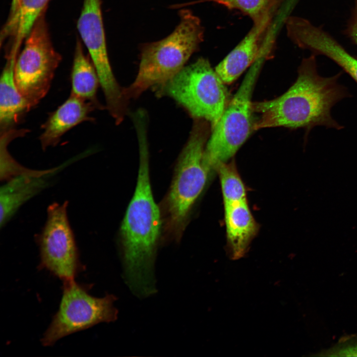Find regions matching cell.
<instances>
[{
    "instance_id": "cell-2",
    "label": "cell",
    "mask_w": 357,
    "mask_h": 357,
    "mask_svg": "<svg viewBox=\"0 0 357 357\" xmlns=\"http://www.w3.org/2000/svg\"><path fill=\"white\" fill-rule=\"evenodd\" d=\"M315 55L303 59L298 69V76L289 89L270 100L252 102L255 120L254 131L272 127L302 128L307 133L314 127L323 126L340 130L344 126L332 116V108L351 96L339 82L342 72L324 77L318 72Z\"/></svg>"
},
{
    "instance_id": "cell-22",
    "label": "cell",
    "mask_w": 357,
    "mask_h": 357,
    "mask_svg": "<svg viewBox=\"0 0 357 357\" xmlns=\"http://www.w3.org/2000/svg\"><path fill=\"white\" fill-rule=\"evenodd\" d=\"M355 6L346 34L357 45V0H354Z\"/></svg>"
},
{
    "instance_id": "cell-17",
    "label": "cell",
    "mask_w": 357,
    "mask_h": 357,
    "mask_svg": "<svg viewBox=\"0 0 357 357\" xmlns=\"http://www.w3.org/2000/svg\"><path fill=\"white\" fill-rule=\"evenodd\" d=\"M303 47L315 55H323L333 60L357 83V58L350 54L329 33L314 26L305 35Z\"/></svg>"
},
{
    "instance_id": "cell-18",
    "label": "cell",
    "mask_w": 357,
    "mask_h": 357,
    "mask_svg": "<svg viewBox=\"0 0 357 357\" xmlns=\"http://www.w3.org/2000/svg\"><path fill=\"white\" fill-rule=\"evenodd\" d=\"M70 79L71 94L94 103L101 110L104 109L96 97L100 85L98 74L91 59L85 55L78 40L75 46Z\"/></svg>"
},
{
    "instance_id": "cell-8",
    "label": "cell",
    "mask_w": 357,
    "mask_h": 357,
    "mask_svg": "<svg viewBox=\"0 0 357 357\" xmlns=\"http://www.w3.org/2000/svg\"><path fill=\"white\" fill-rule=\"evenodd\" d=\"M63 282L59 309L41 339L44 346H52L74 332L117 318L118 310L114 305L117 299L115 296L94 297L88 293L87 286L77 283L74 279Z\"/></svg>"
},
{
    "instance_id": "cell-13",
    "label": "cell",
    "mask_w": 357,
    "mask_h": 357,
    "mask_svg": "<svg viewBox=\"0 0 357 357\" xmlns=\"http://www.w3.org/2000/svg\"><path fill=\"white\" fill-rule=\"evenodd\" d=\"M52 171H35L15 176L0 188V226L3 227L25 202L44 189L48 184L44 176Z\"/></svg>"
},
{
    "instance_id": "cell-16",
    "label": "cell",
    "mask_w": 357,
    "mask_h": 357,
    "mask_svg": "<svg viewBox=\"0 0 357 357\" xmlns=\"http://www.w3.org/2000/svg\"><path fill=\"white\" fill-rule=\"evenodd\" d=\"M49 0H19L15 10L9 14L1 32L2 42L12 39L7 52L18 54L23 40L27 37Z\"/></svg>"
},
{
    "instance_id": "cell-10",
    "label": "cell",
    "mask_w": 357,
    "mask_h": 357,
    "mask_svg": "<svg viewBox=\"0 0 357 357\" xmlns=\"http://www.w3.org/2000/svg\"><path fill=\"white\" fill-rule=\"evenodd\" d=\"M101 4V0H83L77 27L88 49L105 97L113 101L120 96L122 88L114 76L109 60Z\"/></svg>"
},
{
    "instance_id": "cell-21",
    "label": "cell",
    "mask_w": 357,
    "mask_h": 357,
    "mask_svg": "<svg viewBox=\"0 0 357 357\" xmlns=\"http://www.w3.org/2000/svg\"><path fill=\"white\" fill-rule=\"evenodd\" d=\"M320 354L322 356H357V336L343 337L336 345Z\"/></svg>"
},
{
    "instance_id": "cell-11",
    "label": "cell",
    "mask_w": 357,
    "mask_h": 357,
    "mask_svg": "<svg viewBox=\"0 0 357 357\" xmlns=\"http://www.w3.org/2000/svg\"><path fill=\"white\" fill-rule=\"evenodd\" d=\"M271 19L253 24L236 47L216 66L215 69L226 84L235 81L259 58L267 57L273 44Z\"/></svg>"
},
{
    "instance_id": "cell-14",
    "label": "cell",
    "mask_w": 357,
    "mask_h": 357,
    "mask_svg": "<svg viewBox=\"0 0 357 357\" xmlns=\"http://www.w3.org/2000/svg\"><path fill=\"white\" fill-rule=\"evenodd\" d=\"M228 251L231 259L236 260L246 253L258 227L246 200L225 204Z\"/></svg>"
},
{
    "instance_id": "cell-23",
    "label": "cell",
    "mask_w": 357,
    "mask_h": 357,
    "mask_svg": "<svg viewBox=\"0 0 357 357\" xmlns=\"http://www.w3.org/2000/svg\"><path fill=\"white\" fill-rule=\"evenodd\" d=\"M19 0H12L10 13H12L16 9Z\"/></svg>"
},
{
    "instance_id": "cell-1",
    "label": "cell",
    "mask_w": 357,
    "mask_h": 357,
    "mask_svg": "<svg viewBox=\"0 0 357 357\" xmlns=\"http://www.w3.org/2000/svg\"><path fill=\"white\" fill-rule=\"evenodd\" d=\"M139 165L135 189L120 230L126 281L133 292L145 297L155 293L154 274L162 217L151 188L147 131H137Z\"/></svg>"
},
{
    "instance_id": "cell-15",
    "label": "cell",
    "mask_w": 357,
    "mask_h": 357,
    "mask_svg": "<svg viewBox=\"0 0 357 357\" xmlns=\"http://www.w3.org/2000/svg\"><path fill=\"white\" fill-rule=\"evenodd\" d=\"M18 55L6 54V61L0 79V134L15 128L24 114L31 109L19 92L14 77Z\"/></svg>"
},
{
    "instance_id": "cell-3",
    "label": "cell",
    "mask_w": 357,
    "mask_h": 357,
    "mask_svg": "<svg viewBox=\"0 0 357 357\" xmlns=\"http://www.w3.org/2000/svg\"><path fill=\"white\" fill-rule=\"evenodd\" d=\"M179 20L165 38L142 44L137 76L123 95L128 101L136 99L150 87L163 84L185 65L203 41L204 28L200 18L190 9L180 8Z\"/></svg>"
},
{
    "instance_id": "cell-19",
    "label": "cell",
    "mask_w": 357,
    "mask_h": 357,
    "mask_svg": "<svg viewBox=\"0 0 357 357\" xmlns=\"http://www.w3.org/2000/svg\"><path fill=\"white\" fill-rule=\"evenodd\" d=\"M203 2H213L229 9L238 10L248 16L253 24H257L271 19L275 0H199L173 4L172 8L180 9Z\"/></svg>"
},
{
    "instance_id": "cell-4",
    "label": "cell",
    "mask_w": 357,
    "mask_h": 357,
    "mask_svg": "<svg viewBox=\"0 0 357 357\" xmlns=\"http://www.w3.org/2000/svg\"><path fill=\"white\" fill-rule=\"evenodd\" d=\"M194 121L188 139L180 153L170 189L162 205L164 230L168 238L179 241L192 207L209 176L203 163L210 124L203 119Z\"/></svg>"
},
{
    "instance_id": "cell-20",
    "label": "cell",
    "mask_w": 357,
    "mask_h": 357,
    "mask_svg": "<svg viewBox=\"0 0 357 357\" xmlns=\"http://www.w3.org/2000/svg\"><path fill=\"white\" fill-rule=\"evenodd\" d=\"M218 172L222 187L224 204L246 200V190L234 163L221 164Z\"/></svg>"
},
{
    "instance_id": "cell-12",
    "label": "cell",
    "mask_w": 357,
    "mask_h": 357,
    "mask_svg": "<svg viewBox=\"0 0 357 357\" xmlns=\"http://www.w3.org/2000/svg\"><path fill=\"white\" fill-rule=\"evenodd\" d=\"M96 109L101 110L94 103L70 93L41 126L43 132L39 140L43 150L56 146L63 135L77 125L94 120L89 115Z\"/></svg>"
},
{
    "instance_id": "cell-5",
    "label": "cell",
    "mask_w": 357,
    "mask_h": 357,
    "mask_svg": "<svg viewBox=\"0 0 357 357\" xmlns=\"http://www.w3.org/2000/svg\"><path fill=\"white\" fill-rule=\"evenodd\" d=\"M225 84L209 61L201 57L155 87L158 97L173 98L194 119L207 121L212 130L229 102Z\"/></svg>"
},
{
    "instance_id": "cell-7",
    "label": "cell",
    "mask_w": 357,
    "mask_h": 357,
    "mask_svg": "<svg viewBox=\"0 0 357 357\" xmlns=\"http://www.w3.org/2000/svg\"><path fill=\"white\" fill-rule=\"evenodd\" d=\"M61 60L53 46L44 12L26 37L14 67L17 87L30 109L47 95Z\"/></svg>"
},
{
    "instance_id": "cell-6",
    "label": "cell",
    "mask_w": 357,
    "mask_h": 357,
    "mask_svg": "<svg viewBox=\"0 0 357 357\" xmlns=\"http://www.w3.org/2000/svg\"><path fill=\"white\" fill-rule=\"evenodd\" d=\"M259 58L250 67L238 90L229 101L206 144L203 163L209 175L227 162L254 131L255 120L251 97L263 60Z\"/></svg>"
},
{
    "instance_id": "cell-9",
    "label": "cell",
    "mask_w": 357,
    "mask_h": 357,
    "mask_svg": "<svg viewBox=\"0 0 357 357\" xmlns=\"http://www.w3.org/2000/svg\"><path fill=\"white\" fill-rule=\"evenodd\" d=\"M67 205L65 201L48 207L46 223L36 238L40 250V267L63 281L73 280L83 268L68 221Z\"/></svg>"
}]
</instances>
